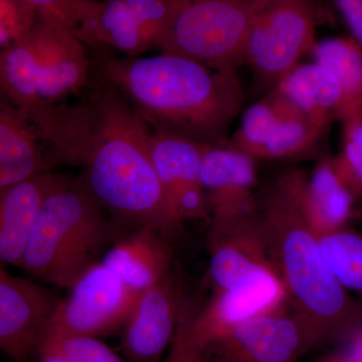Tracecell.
<instances>
[{
	"label": "cell",
	"mask_w": 362,
	"mask_h": 362,
	"mask_svg": "<svg viewBox=\"0 0 362 362\" xmlns=\"http://www.w3.org/2000/svg\"><path fill=\"white\" fill-rule=\"evenodd\" d=\"M257 201L271 262L292 308L323 341L341 338L362 323V302L331 272L318 235L302 213L289 173L267 187Z\"/></svg>",
	"instance_id": "3957f363"
},
{
	"label": "cell",
	"mask_w": 362,
	"mask_h": 362,
	"mask_svg": "<svg viewBox=\"0 0 362 362\" xmlns=\"http://www.w3.org/2000/svg\"><path fill=\"white\" fill-rule=\"evenodd\" d=\"M47 144L51 165L82 166L86 185L116 225L149 226L168 239L185 232L151 156L153 130L110 83L95 75L74 104L18 109Z\"/></svg>",
	"instance_id": "6da1fadb"
},
{
	"label": "cell",
	"mask_w": 362,
	"mask_h": 362,
	"mask_svg": "<svg viewBox=\"0 0 362 362\" xmlns=\"http://www.w3.org/2000/svg\"><path fill=\"white\" fill-rule=\"evenodd\" d=\"M207 235L209 280L221 291L251 279L276 272L257 206L228 218H211Z\"/></svg>",
	"instance_id": "30bf717a"
},
{
	"label": "cell",
	"mask_w": 362,
	"mask_h": 362,
	"mask_svg": "<svg viewBox=\"0 0 362 362\" xmlns=\"http://www.w3.org/2000/svg\"><path fill=\"white\" fill-rule=\"evenodd\" d=\"M309 54L313 62L331 71L341 86L347 117L362 113V47L351 37L315 42Z\"/></svg>",
	"instance_id": "7402d4cb"
},
{
	"label": "cell",
	"mask_w": 362,
	"mask_h": 362,
	"mask_svg": "<svg viewBox=\"0 0 362 362\" xmlns=\"http://www.w3.org/2000/svg\"><path fill=\"white\" fill-rule=\"evenodd\" d=\"M42 347L56 349L70 362H125L110 346L96 337L47 338L40 343V349Z\"/></svg>",
	"instance_id": "4316f807"
},
{
	"label": "cell",
	"mask_w": 362,
	"mask_h": 362,
	"mask_svg": "<svg viewBox=\"0 0 362 362\" xmlns=\"http://www.w3.org/2000/svg\"><path fill=\"white\" fill-rule=\"evenodd\" d=\"M314 0H268L252 21L245 65L259 84L275 88L315 44Z\"/></svg>",
	"instance_id": "52a82bcc"
},
{
	"label": "cell",
	"mask_w": 362,
	"mask_h": 362,
	"mask_svg": "<svg viewBox=\"0 0 362 362\" xmlns=\"http://www.w3.org/2000/svg\"><path fill=\"white\" fill-rule=\"evenodd\" d=\"M343 349L339 354L347 362H362V323L343 335Z\"/></svg>",
	"instance_id": "d6a6232c"
},
{
	"label": "cell",
	"mask_w": 362,
	"mask_h": 362,
	"mask_svg": "<svg viewBox=\"0 0 362 362\" xmlns=\"http://www.w3.org/2000/svg\"><path fill=\"white\" fill-rule=\"evenodd\" d=\"M116 223L83 176L59 175L28 240L20 268L70 290L116 237Z\"/></svg>",
	"instance_id": "277c9868"
},
{
	"label": "cell",
	"mask_w": 362,
	"mask_h": 362,
	"mask_svg": "<svg viewBox=\"0 0 362 362\" xmlns=\"http://www.w3.org/2000/svg\"><path fill=\"white\" fill-rule=\"evenodd\" d=\"M342 122V148L333 157L343 180L362 202V113L347 117Z\"/></svg>",
	"instance_id": "484cf974"
},
{
	"label": "cell",
	"mask_w": 362,
	"mask_h": 362,
	"mask_svg": "<svg viewBox=\"0 0 362 362\" xmlns=\"http://www.w3.org/2000/svg\"><path fill=\"white\" fill-rule=\"evenodd\" d=\"M37 356H39V362H70L59 351L51 347H42L39 350Z\"/></svg>",
	"instance_id": "836d02e7"
},
{
	"label": "cell",
	"mask_w": 362,
	"mask_h": 362,
	"mask_svg": "<svg viewBox=\"0 0 362 362\" xmlns=\"http://www.w3.org/2000/svg\"><path fill=\"white\" fill-rule=\"evenodd\" d=\"M87 45L65 25L40 13L25 40L0 52L1 96L18 109L64 103L90 84Z\"/></svg>",
	"instance_id": "5b68a950"
},
{
	"label": "cell",
	"mask_w": 362,
	"mask_h": 362,
	"mask_svg": "<svg viewBox=\"0 0 362 362\" xmlns=\"http://www.w3.org/2000/svg\"><path fill=\"white\" fill-rule=\"evenodd\" d=\"M201 181L211 207V218L235 216L257 206L256 160L233 143L207 145Z\"/></svg>",
	"instance_id": "9a60e30c"
},
{
	"label": "cell",
	"mask_w": 362,
	"mask_h": 362,
	"mask_svg": "<svg viewBox=\"0 0 362 362\" xmlns=\"http://www.w3.org/2000/svg\"><path fill=\"white\" fill-rule=\"evenodd\" d=\"M296 113L301 112L281 96L277 90H273L265 99L245 111L240 128L233 136L232 143L257 160L259 151L281 122L286 117Z\"/></svg>",
	"instance_id": "603a6c76"
},
{
	"label": "cell",
	"mask_w": 362,
	"mask_h": 362,
	"mask_svg": "<svg viewBox=\"0 0 362 362\" xmlns=\"http://www.w3.org/2000/svg\"><path fill=\"white\" fill-rule=\"evenodd\" d=\"M268 0H187L156 42L161 52L194 59L216 70L245 65L252 21Z\"/></svg>",
	"instance_id": "8992f818"
},
{
	"label": "cell",
	"mask_w": 362,
	"mask_h": 362,
	"mask_svg": "<svg viewBox=\"0 0 362 362\" xmlns=\"http://www.w3.org/2000/svg\"><path fill=\"white\" fill-rule=\"evenodd\" d=\"M40 13L61 21L80 39L94 13L97 0H25Z\"/></svg>",
	"instance_id": "f1b7e54d"
},
{
	"label": "cell",
	"mask_w": 362,
	"mask_h": 362,
	"mask_svg": "<svg viewBox=\"0 0 362 362\" xmlns=\"http://www.w3.org/2000/svg\"><path fill=\"white\" fill-rule=\"evenodd\" d=\"M323 362H347L343 358L342 356H340L339 354L337 356L330 357V358L326 359L325 361Z\"/></svg>",
	"instance_id": "e575fe53"
},
{
	"label": "cell",
	"mask_w": 362,
	"mask_h": 362,
	"mask_svg": "<svg viewBox=\"0 0 362 362\" xmlns=\"http://www.w3.org/2000/svg\"><path fill=\"white\" fill-rule=\"evenodd\" d=\"M287 292L276 272L262 274L242 284L213 291L204 306L187 302L190 330L207 344L235 326L288 303Z\"/></svg>",
	"instance_id": "4fadbf2b"
},
{
	"label": "cell",
	"mask_w": 362,
	"mask_h": 362,
	"mask_svg": "<svg viewBox=\"0 0 362 362\" xmlns=\"http://www.w3.org/2000/svg\"><path fill=\"white\" fill-rule=\"evenodd\" d=\"M62 299L42 342L47 338H101L122 331L140 293L101 262L86 271Z\"/></svg>",
	"instance_id": "ba28073f"
},
{
	"label": "cell",
	"mask_w": 362,
	"mask_h": 362,
	"mask_svg": "<svg viewBox=\"0 0 362 362\" xmlns=\"http://www.w3.org/2000/svg\"><path fill=\"white\" fill-rule=\"evenodd\" d=\"M187 0H125L156 42Z\"/></svg>",
	"instance_id": "f546056e"
},
{
	"label": "cell",
	"mask_w": 362,
	"mask_h": 362,
	"mask_svg": "<svg viewBox=\"0 0 362 362\" xmlns=\"http://www.w3.org/2000/svg\"><path fill=\"white\" fill-rule=\"evenodd\" d=\"M35 126L8 100L0 101V189L51 170Z\"/></svg>",
	"instance_id": "d6986e66"
},
{
	"label": "cell",
	"mask_w": 362,
	"mask_h": 362,
	"mask_svg": "<svg viewBox=\"0 0 362 362\" xmlns=\"http://www.w3.org/2000/svg\"><path fill=\"white\" fill-rule=\"evenodd\" d=\"M185 298L175 269L140 293L121 331V350L129 362H161L175 340Z\"/></svg>",
	"instance_id": "7c38bea8"
},
{
	"label": "cell",
	"mask_w": 362,
	"mask_h": 362,
	"mask_svg": "<svg viewBox=\"0 0 362 362\" xmlns=\"http://www.w3.org/2000/svg\"><path fill=\"white\" fill-rule=\"evenodd\" d=\"M92 68L125 97L152 130L204 144L225 142L245 103L237 73L178 54L115 58L99 54Z\"/></svg>",
	"instance_id": "7a4b0ae2"
},
{
	"label": "cell",
	"mask_w": 362,
	"mask_h": 362,
	"mask_svg": "<svg viewBox=\"0 0 362 362\" xmlns=\"http://www.w3.org/2000/svg\"><path fill=\"white\" fill-rule=\"evenodd\" d=\"M207 145L161 131L152 134L151 156L157 175L183 223L211 220V207L201 181Z\"/></svg>",
	"instance_id": "5bb4252c"
},
{
	"label": "cell",
	"mask_w": 362,
	"mask_h": 362,
	"mask_svg": "<svg viewBox=\"0 0 362 362\" xmlns=\"http://www.w3.org/2000/svg\"><path fill=\"white\" fill-rule=\"evenodd\" d=\"M80 40L87 47H114L132 58L156 47L153 37L125 0H97L96 8Z\"/></svg>",
	"instance_id": "44dd1931"
},
{
	"label": "cell",
	"mask_w": 362,
	"mask_h": 362,
	"mask_svg": "<svg viewBox=\"0 0 362 362\" xmlns=\"http://www.w3.org/2000/svg\"><path fill=\"white\" fill-rule=\"evenodd\" d=\"M165 362H216L206 344L192 334L188 323L187 303L183 305L180 326Z\"/></svg>",
	"instance_id": "4dcf8cb0"
},
{
	"label": "cell",
	"mask_w": 362,
	"mask_h": 362,
	"mask_svg": "<svg viewBox=\"0 0 362 362\" xmlns=\"http://www.w3.org/2000/svg\"><path fill=\"white\" fill-rule=\"evenodd\" d=\"M59 173L45 171L0 189V261L20 267L28 240Z\"/></svg>",
	"instance_id": "e0dca14e"
},
{
	"label": "cell",
	"mask_w": 362,
	"mask_h": 362,
	"mask_svg": "<svg viewBox=\"0 0 362 362\" xmlns=\"http://www.w3.org/2000/svg\"><path fill=\"white\" fill-rule=\"evenodd\" d=\"M318 240L339 284L362 302V233L349 225L318 235Z\"/></svg>",
	"instance_id": "cb8c5ba5"
},
{
	"label": "cell",
	"mask_w": 362,
	"mask_h": 362,
	"mask_svg": "<svg viewBox=\"0 0 362 362\" xmlns=\"http://www.w3.org/2000/svg\"><path fill=\"white\" fill-rule=\"evenodd\" d=\"M62 299L39 283L0 269V349L13 362H32L39 354Z\"/></svg>",
	"instance_id": "8fae6325"
},
{
	"label": "cell",
	"mask_w": 362,
	"mask_h": 362,
	"mask_svg": "<svg viewBox=\"0 0 362 362\" xmlns=\"http://www.w3.org/2000/svg\"><path fill=\"white\" fill-rule=\"evenodd\" d=\"M302 213L317 235L349 226L358 214V199L343 180L333 157L322 159L307 176L289 171Z\"/></svg>",
	"instance_id": "2e32d148"
},
{
	"label": "cell",
	"mask_w": 362,
	"mask_h": 362,
	"mask_svg": "<svg viewBox=\"0 0 362 362\" xmlns=\"http://www.w3.org/2000/svg\"><path fill=\"white\" fill-rule=\"evenodd\" d=\"M274 90L297 110L326 129L332 120L341 121L345 99L341 86L331 71L315 62L292 69Z\"/></svg>",
	"instance_id": "ffe728a7"
},
{
	"label": "cell",
	"mask_w": 362,
	"mask_h": 362,
	"mask_svg": "<svg viewBox=\"0 0 362 362\" xmlns=\"http://www.w3.org/2000/svg\"><path fill=\"white\" fill-rule=\"evenodd\" d=\"M324 130L303 114L286 117L259 151L257 160L289 158L303 154L318 141Z\"/></svg>",
	"instance_id": "d4e9b609"
},
{
	"label": "cell",
	"mask_w": 362,
	"mask_h": 362,
	"mask_svg": "<svg viewBox=\"0 0 362 362\" xmlns=\"http://www.w3.org/2000/svg\"><path fill=\"white\" fill-rule=\"evenodd\" d=\"M352 37L362 47V0H333Z\"/></svg>",
	"instance_id": "1f68e13d"
},
{
	"label": "cell",
	"mask_w": 362,
	"mask_h": 362,
	"mask_svg": "<svg viewBox=\"0 0 362 362\" xmlns=\"http://www.w3.org/2000/svg\"><path fill=\"white\" fill-rule=\"evenodd\" d=\"M39 11L25 0H0V47L18 44L32 30Z\"/></svg>",
	"instance_id": "83f0119b"
},
{
	"label": "cell",
	"mask_w": 362,
	"mask_h": 362,
	"mask_svg": "<svg viewBox=\"0 0 362 362\" xmlns=\"http://www.w3.org/2000/svg\"><path fill=\"white\" fill-rule=\"evenodd\" d=\"M321 342L288 302L235 326L206 346L216 362H296Z\"/></svg>",
	"instance_id": "9c48e42d"
},
{
	"label": "cell",
	"mask_w": 362,
	"mask_h": 362,
	"mask_svg": "<svg viewBox=\"0 0 362 362\" xmlns=\"http://www.w3.org/2000/svg\"><path fill=\"white\" fill-rule=\"evenodd\" d=\"M170 239L149 226L131 230L115 240L101 263L135 291L157 284L173 267Z\"/></svg>",
	"instance_id": "ac0fdd59"
}]
</instances>
